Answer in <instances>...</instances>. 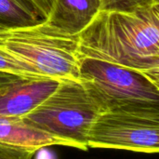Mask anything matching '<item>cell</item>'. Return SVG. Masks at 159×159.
Here are the masks:
<instances>
[{"label": "cell", "mask_w": 159, "mask_h": 159, "mask_svg": "<svg viewBox=\"0 0 159 159\" xmlns=\"http://www.w3.org/2000/svg\"><path fill=\"white\" fill-rule=\"evenodd\" d=\"M77 39L82 59L136 71L159 87V2L100 9Z\"/></svg>", "instance_id": "6da1fadb"}, {"label": "cell", "mask_w": 159, "mask_h": 159, "mask_svg": "<svg viewBox=\"0 0 159 159\" xmlns=\"http://www.w3.org/2000/svg\"><path fill=\"white\" fill-rule=\"evenodd\" d=\"M0 51L28 65L41 77L80 81L77 35L61 33L45 20L0 29Z\"/></svg>", "instance_id": "7a4b0ae2"}, {"label": "cell", "mask_w": 159, "mask_h": 159, "mask_svg": "<svg viewBox=\"0 0 159 159\" xmlns=\"http://www.w3.org/2000/svg\"><path fill=\"white\" fill-rule=\"evenodd\" d=\"M103 107L81 81H61L58 88L20 120L87 151L88 136Z\"/></svg>", "instance_id": "3957f363"}, {"label": "cell", "mask_w": 159, "mask_h": 159, "mask_svg": "<svg viewBox=\"0 0 159 159\" xmlns=\"http://www.w3.org/2000/svg\"><path fill=\"white\" fill-rule=\"evenodd\" d=\"M80 81L106 110H159V87L116 64L82 59Z\"/></svg>", "instance_id": "277c9868"}, {"label": "cell", "mask_w": 159, "mask_h": 159, "mask_svg": "<svg viewBox=\"0 0 159 159\" xmlns=\"http://www.w3.org/2000/svg\"><path fill=\"white\" fill-rule=\"evenodd\" d=\"M89 148L159 152V110H106L89 130Z\"/></svg>", "instance_id": "5b68a950"}, {"label": "cell", "mask_w": 159, "mask_h": 159, "mask_svg": "<svg viewBox=\"0 0 159 159\" xmlns=\"http://www.w3.org/2000/svg\"><path fill=\"white\" fill-rule=\"evenodd\" d=\"M51 78L18 77L0 87V122L20 120L59 86Z\"/></svg>", "instance_id": "8992f818"}, {"label": "cell", "mask_w": 159, "mask_h": 159, "mask_svg": "<svg viewBox=\"0 0 159 159\" xmlns=\"http://www.w3.org/2000/svg\"><path fill=\"white\" fill-rule=\"evenodd\" d=\"M100 9V0H53L45 21L61 33L77 35Z\"/></svg>", "instance_id": "52a82bcc"}, {"label": "cell", "mask_w": 159, "mask_h": 159, "mask_svg": "<svg viewBox=\"0 0 159 159\" xmlns=\"http://www.w3.org/2000/svg\"><path fill=\"white\" fill-rule=\"evenodd\" d=\"M0 143L35 153L53 145L77 149L75 143L44 132L21 120L0 122Z\"/></svg>", "instance_id": "ba28073f"}, {"label": "cell", "mask_w": 159, "mask_h": 159, "mask_svg": "<svg viewBox=\"0 0 159 159\" xmlns=\"http://www.w3.org/2000/svg\"><path fill=\"white\" fill-rule=\"evenodd\" d=\"M30 0H0V25L19 27L44 21Z\"/></svg>", "instance_id": "9c48e42d"}, {"label": "cell", "mask_w": 159, "mask_h": 159, "mask_svg": "<svg viewBox=\"0 0 159 159\" xmlns=\"http://www.w3.org/2000/svg\"><path fill=\"white\" fill-rule=\"evenodd\" d=\"M0 72L26 78H45L41 77L28 65L17 61L2 51H0Z\"/></svg>", "instance_id": "30bf717a"}, {"label": "cell", "mask_w": 159, "mask_h": 159, "mask_svg": "<svg viewBox=\"0 0 159 159\" xmlns=\"http://www.w3.org/2000/svg\"><path fill=\"white\" fill-rule=\"evenodd\" d=\"M35 152L10 147L0 143V159H33Z\"/></svg>", "instance_id": "8fae6325"}, {"label": "cell", "mask_w": 159, "mask_h": 159, "mask_svg": "<svg viewBox=\"0 0 159 159\" xmlns=\"http://www.w3.org/2000/svg\"><path fill=\"white\" fill-rule=\"evenodd\" d=\"M101 9H129L141 4V0H100Z\"/></svg>", "instance_id": "7c38bea8"}, {"label": "cell", "mask_w": 159, "mask_h": 159, "mask_svg": "<svg viewBox=\"0 0 159 159\" xmlns=\"http://www.w3.org/2000/svg\"><path fill=\"white\" fill-rule=\"evenodd\" d=\"M30 1L34 4L39 14L46 20V19L48 18L50 12L53 0H30Z\"/></svg>", "instance_id": "4fadbf2b"}, {"label": "cell", "mask_w": 159, "mask_h": 159, "mask_svg": "<svg viewBox=\"0 0 159 159\" xmlns=\"http://www.w3.org/2000/svg\"><path fill=\"white\" fill-rule=\"evenodd\" d=\"M18 77H20V76H17V75H11V74L0 72V87L4 84H7L10 81H12V80H15Z\"/></svg>", "instance_id": "5bb4252c"}, {"label": "cell", "mask_w": 159, "mask_h": 159, "mask_svg": "<svg viewBox=\"0 0 159 159\" xmlns=\"http://www.w3.org/2000/svg\"><path fill=\"white\" fill-rule=\"evenodd\" d=\"M159 0H141V4H151V3H157Z\"/></svg>", "instance_id": "9a60e30c"}, {"label": "cell", "mask_w": 159, "mask_h": 159, "mask_svg": "<svg viewBox=\"0 0 159 159\" xmlns=\"http://www.w3.org/2000/svg\"><path fill=\"white\" fill-rule=\"evenodd\" d=\"M2 28H4V27H2V26L0 25V29H2Z\"/></svg>", "instance_id": "2e32d148"}]
</instances>
